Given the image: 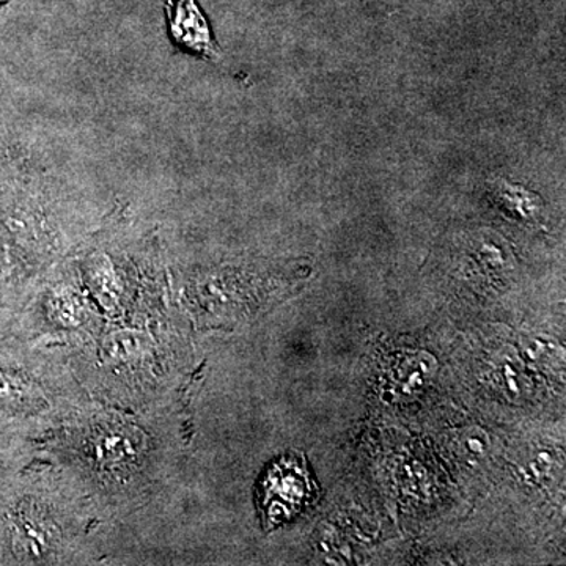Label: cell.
<instances>
[{"label":"cell","instance_id":"6da1fadb","mask_svg":"<svg viewBox=\"0 0 566 566\" xmlns=\"http://www.w3.org/2000/svg\"><path fill=\"white\" fill-rule=\"evenodd\" d=\"M314 482L304 460L282 458L271 465L256 490V505L266 528L294 520L314 501Z\"/></svg>","mask_w":566,"mask_h":566},{"label":"cell","instance_id":"7a4b0ae2","mask_svg":"<svg viewBox=\"0 0 566 566\" xmlns=\"http://www.w3.org/2000/svg\"><path fill=\"white\" fill-rule=\"evenodd\" d=\"M166 18L178 46L202 57H218L219 48L212 39L210 24L196 0H167Z\"/></svg>","mask_w":566,"mask_h":566},{"label":"cell","instance_id":"3957f363","mask_svg":"<svg viewBox=\"0 0 566 566\" xmlns=\"http://www.w3.org/2000/svg\"><path fill=\"white\" fill-rule=\"evenodd\" d=\"M495 196L505 203L509 210L520 212L521 216H534L538 211V197L523 186L512 185V182L502 181V185L495 186Z\"/></svg>","mask_w":566,"mask_h":566}]
</instances>
